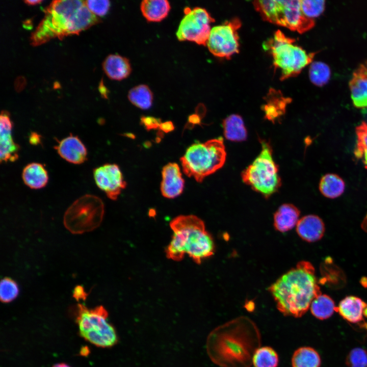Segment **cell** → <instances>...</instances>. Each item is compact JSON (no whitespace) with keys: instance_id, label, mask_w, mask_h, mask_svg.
I'll return each instance as SVG.
<instances>
[{"instance_id":"obj_1","label":"cell","mask_w":367,"mask_h":367,"mask_svg":"<svg viewBox=\"0 0 367 367\" xmlns=\"http://www.w3.org/2000/svg\"><path fill=\"white\" fill-rule=\"evenodd\" d=\"M260 338L255 324L246 317H240L212 331L206 351L212 361L221 367H250Z\"/></svg>"},{"instance_id":"obj_2","label":"cell","mask_w":367,"mask_h":367,"mask_svg":"<svg viewBox=\"0 0 367 367\" xmlns=\"http://www.w3.org/2000/svg\"><path fill=\"white\" fill-rule=\"evenodd\" d=\"M278 310L285 316L299 318L321 294L314 268L308 261H301L282 275L269 288Z\"/></svg>"},{"instance_id":"obj_3","label":"cell","mask_w":367,"mask_h":367,"mask_svg":"<svg viewBox=\"0 0 367 367\" xmlns=\"http://www.w3.org/2000/svg\"><path fill=\"white\" fill-rule=\"evenodd\" d=\"M43 18L32 34L31 44L37 46L49 40L78 34L98 22L85 1H54L46 8Z\"/></svg>"},{"instance_id":"obj_4","label":"cell","mask_w":367,"mask_h":367,"mask_svg":"<svg viewBox=\"0 0 367 367\" xmlns=\"http://www.w3.org/2000/svg\"><path fill=\"white\" fill-rule=\"evenodd\" d=\"M170 226L173 234L165 250L168 258L180 261L187 254L195 263L200 264L203 259L214 254L213 237L206 230L204 222L198 217L178 216L171 221Z\"/></svg>"},{"instance_id":"obj_5","label":"cell","mask_w":367,"mask_h":367,"mask_svg":"<svg viewBox=\"0 0 367 367\" xmlns=\"http://www.w3.org/2000/svg\"><path fill=\"white\" fill-rule=\"evenodd\" d=\"M226 152L222 137L204 143L195 142L189 146L180 161L184 173L201 182L224 165Z\"/></svg>"},{"instance_id":"obj_6","label":"cell","mask_w":367,"mask_h":367,"mask_svg":"<svg viewBox=\"0 0 367 367\" xmlns=\"http://www.w3.org/2000/svg\"><path fill=\"white\" fill-rule=\"evenodd\" d=\"M294 42V39L278 30L263 44L264 49L270 51L275 68L280 71L281 80L298 75L311 62L314 56V53H307Z\"/></svg>"},{"instance_id":"obj_7","label":"cell","mask_w":367,"mask_h":367,"mask_svg":"<svg viewBox=\"0 0 367 367\" xmlns=\"http://www.w3.org/2000/svg\"><path fill=\"white\" fill-rule=\"evenodd\" d=\"M261 149L253 162L241 173L243 181L254 191L268 198L281 185L278 167L272 155L270 143L260 140Z\"/></svg>"},{"instance_id":"obj_8","label":"cell","mask_w":367,"mask_h":367,"mask_svg":"<svg viewBox=\"0 0 367 367\" xmlns=\"http://www.w3.org/2000/svg\"><path fill=\"white\" fill-rule=\"evenodd\" d=\"M108 318V312L103 306L88 308L82 304L77 305L76 322L80 334L97 347L109 348L118 342L115 329Z\"/></svg>"},{"instance_id":"obj_9","label":"cell","mask_w":367,"mask_h":367,"mask_svg":"<svg viewBox=\"0 0 367 367\" xmlns=\"http://www.w3.org/2000/svg\"><path fill=\"white\" fill-rule=\"evenodd\" d=\"M104 213L102 200L95 195L86 194L76 199L66 210L64 225L73 234L89 232L99 226Z\"/></svg>"},{"instance_id":"obj_10","label":"cell","mask_w":367,"mask_h":367,"mask_svg":"<svg viewBox=\"0 0 367 367\" xmlns=\"http://www.w3.org/2000/svg\"><path fill=\"white\" fill-rule=\"evenodd\" d=\"M185 13L176 33L178 40L206 45L211 30L210 24L215 20L205 9L200 7L186 8Z\"/></svg>"},{"instance_id":"obj_11","label":"cell","mask_w":367,"mask_h":367,"mask_svg":"<svg viewBox=\"0 0 367 367\" xmlns=\"http://www.w3.org/2000/svg\"><path fill=\"white\" fill-rule=\"evenodd\" d=\"M241 25L239 19L234 18L211 29L206 45L215 56L229 59L239 51L238 30Z\"/></svg>"},{"instance_id":"obj_12","label":"cell","mask_w":367,"mask_h":367,"mask_svg":"<svg viewBox=\"0 0 367 367\" xmlns=\"http://www.w3.org/2000/svg\"><path fill=\"white\" fill-rule=\"evenodd\" d=\"M274 24L286 27L299 33H304L314 25V19L302 13L300 1H277Z\"/></svg>"},{"instance_id":"obj_13","label":"cell","mask_w":367,"mask_h":367,"mask_svg":"<svg viewBox=\"0 0 367 367\" xmlns=\"http://www.w3.org/2000/svg\"><path fill=\"white\" fill-rule=\"evenodd\" d=\"M93 176L97 186L113 200H117L126 186L120 168L115 164H106L95 168Z\"/></svg>"},{"instance_id":"obj_14","label":"cell","mask_w":367,"mask_h":367,"mask_svg":"<svg viewBox=\"0 0 367 367\" xmlns=\"http://www.w3.org/2000/svg\"><path fill=\"white\" fill-rule=\"evenodd\" d=\"M13 123L8 112L2 111L0 117V159L1 162H14L18 159L19 146L13 139Z\"/></svg>"},{"instance_id":"obj_15","label":"cell","mask_w":367,"mask_h":367,"mask_svg":"<svg viewBox=\"0 0 367 367\" xmlns=\"http://www.w3.org/2000/svg\"><path fill=\"white\" fill-rule=\"evenodd\" d=\"M162 176L160 190L164 197L173 199L181 195L184 189L185 180L177 164L169 163L164 166Z\"/></svg>"},{"instance_id":"obj_16","label":"cell","mask_w":367,"mask_h":367,"mask_svg":"<svg viewBox=\"0 0 367 367\" xmlns=\"http://www.w3.org/2000/svg\"><path fill=\"white\" fill-rule=\"evenodd\" d=\"M59 155L69 163L81 164L87 159L86 147L77 136H70L58 141L55 146Z\"/></svg>"},{"instance_id":"obj_17","label":"cell","mask_w":367,"mask_h":367,"mask_svg":"<svg viewBox=\"0 0 367 367\" xmlns=\"http://www.w3.org/2000/svg\"><path fill=\"white\" fill-rule=\"evenodd\" d=\"M349 87L355 107L367 108V61L360 64L354 71Z\"/></svg>"},{"instance_id":"obj_18","label":"cell","mask_w":367,"mask_h":367,"mask_svg":"<svg viewBox=\"0 0 367 367\" xmlns=\"http://www.w3.org/2000/svg\"><path fill=\"white\" fill-rule=\"evenodd\" d=\"M296 231L302 240L308 242H314L323 237L325 225L319 217L309 215L299 219L296 225Z\"/></svg>"},{"instance_id":"obj_19","label":"cell","mask_w":367,"mask_h":367,"mask_svg":"<svg viewBox=\"0 0 367 367\" xmlns=\"http://www.w3.org/2000/svg\"><path fill=\"white\" fill-rule=\"evenodd\" d=\"M366 307L367 304L360 298L349 296L340 301L336 311L347 321L357 323L363 320Z\"/></svg>"},{"instance_id":"obj_20","label":"cell","mask_w":367,"mask_h":367,"mask_svg":"<svg viewBox=\"0 0 367 367\" xmlns=\"http://www.w3.org/2000/svg\"><path fill=\"white\" fill-rule=\"evenodd\" d=\"M102 68L111 79L121 81L127 77L132 68L129 60L119 55H109L102 63Z\"/></svg>"},{"instance_id":"obj_21","label":"cell","mask_w":367,"mask_h":367,"mask_svg":"<svg viewBox=\"0 0 367 367\" xmlns=\"http://www.w3.org/2000/svg\"><path fill=\"white\" fill-rule=\"evenodd\" d=\"M300 211L292 204L280 205L274 214L275 228L281 232L293 228L299 220Z\"/></svg>"},{"instance_id":"obj_22","label":"cell","mask_w":367,"mask_h":367,"mask_svg":"<svg viewBox=\"0 0 367 367\" xmlns=\"http://www.w3.org/2000/svg\"><path fill=\"white\" fill-rule=\"evenodd\" d=\"M22 178L25 185L33 189L44 187L48 181L47 170L39 163H31L27 165L22 172Z\"/></svg>"},{"instance_id":"obj_23","label":"cell","mask_w":367,"mask_h":367,"mask_svg":"<svg viewBox=\"0 0 367 367\" xmlns=\"http://www.w3.org/2000/svg\"><path fill=\"white\" fill-rule=\"evenodd\" d=\"M143 16L151 22H159L165 18L171 9L166 0H144L140 5Z\"/></svg>"},{"instance_id":"obj_24","label":"cell","mask_w":367,"mask_h":367,"mask_svg":"<svg viewBox=\"0 0 367 367\" xmlns=\"http://www.w3.org/2000/svg\"><path fill=\"white\" fill-rule=\"evenodd\" d=\"M224 135L226 139L234 142H242L247 138V132L244 121L239 115L231 114L222 122Z\"/></svg>"},{"instance_id":"obj_25","label":"cell","mask_w":367,"mask_h":367,"mask_svg":"<svg viewBox=\"0 0 367 367\" xmlns=\"http://www.w3.org/2000/svg\"><path fill=\"white\" fill-rule=\"evenodd\" d=\"M321 362L319 353L309 347L298 348L292 357V367H320Z\"/></svg>"},{"instance_id":"obj_26","label":"cell","mask_w":367,"mask_h":367,"mask_svg":"<svg viewBox=\"0 0 367 367\" xmlns=\"http://www.w3.org/2000/svg\"><path fill=\"white\" fill-rule=\"evenodd\" d=\"M345 184L339 176L334 174H327L323 176L319 184V190L325 197L335 198L344 192Z\"/></svg>"},{"instance_id":"obj_27","label":"cell","mask_w":367,"mask_h":367,"mask_svg":"<svg viewBox=\"0 0 367 367\" xmlns=\"http://www.w3.org/2000/svg\"><path fill=\"white\" fill-rule=\"evenodd\" d=\"M335 303L332 298L325 294H320L311 302L310 309L312 315L320 320L330 318L336 310Z\"/></svg>"},{"instance_id":"obj_28","label":"cell","mask_w":367,"mask_h":367,"mask_svg":"<svg viewBox=\"0 0 367 367\" xmlns=\"http://www.w3.org/2000/svg\"><path fill=\"white\" fill-rule=\"evenodd\" d=\"M277 94L270 93L263 108L265 118L274 122L284 114L286 105L290 101Z\"/></svg>"},{"instance_id":"obj_29","label":"cell","mask_w":367,"mask_h":367,"mask_svg":"<svg viewBox=\"0 0 367 367\" xmlns=\"http://www.w3.org/2000/svg\"><path fill=\"white\" fill-rule=\"evenodd\" d=\"M128 98L135 106L142 110H147L152 106L153 94L148 86L139 85L129 91Z\"/></svg>"},{"instance_id":"obj_30","label":"cell","mask_w":367,"mask_h":367,"mask_svg":"<svg viewBox=\"0 0 367 367\" xmlns=\"http://www.w3.org/2000/svg\"><path fill=\"white\" fill-rule=\"evenodd\" d=\"M279 362L278 355L271 347H259L255 352L252 364L254 367H277Z\"/></svg>"},{"instance_id":"obj_31","label":"cell","mask_w":367,"mask_h":367,"mask_svg":"<svg viewBox=\"0 0 367 367\" xmlns=\"http://www.w3.org/2000/svg\"><path fill=\"white\" fill-rule=\"evenodd\" d=\"M356 143L354 155L367 168V123L362 122L356 127Z\"/></svg>"},{"instance_id":"obj_32","label":"cell","mask_w":367,"mask_h":367,"mask_svg":"<svg viewBox=\"0 0 367 367\" xmlns=\"http://www.w3.org/2000/svg\"><path fill=\"white\" fill-rule=\"evenodd\" d=\"M331 71L329 67L325 63L316 61L312 63L309 70L310 81L317 86L325 85L330 78Z\"/></svg>"},{"instance_id":"obj_33","label":"cell","mask_w":367,"mask_h":367,"mask_svg":"<svg viewBox=\"0 0 367 367\" xmlns=\"http://www.w3.org/2000/svg\"><path fill=\"white\" fill-rule=\"evenodd\" d=\"M19 287L15 281L9 277H5L1 281L0 299L4 303L14 300L18 295Z\"/></svg>"},{"instance_id":"obj_34","label":"cell","mask_w":367,"mask_h":367,"mask_svg":"<svg viewBox=\"0 0 367 367\" xmlns=\"http://www.w3.org/2000/svg\"><path fill=\"white\" fill-rule=\"evenodd\" d=\"M325 2L324 1H300L301 8L303 14L307 18L313 19L318 17L324 11Z\"/></svg>"},{"instance_id":"obj_35","label":"cell","mask_w":367,"mask_h":367,"mask_svg":"<svg viewBox=\"0 0 367 367\" xmlns=\"http://www.w3.org/2000/svg\"><path fill=\"white\" fill-rule=\"evenodd\" d=\"M346 361L349 367H367V351L360 348H354L348 354Z\"/></svg>"},{"instance_id":"obj_36","label":"cell","mask_w":367,"mask_h":367,"mask_svg":"<svg viewBox=\"0 0 367 367\" xmlns=\"http://www.w3.org/2000/svg\"><path fill=\"white\" fill-rule=\"evenodd\" d=\"M85 2L88 9L96 16L105 15L110 7V2L108 0H88Z\"/></svg>"},{"instance_id":"obj_37","label":"cell","mask_w":367,"mask_h":367,"mask_svg":"<svg viewBox=\"0 0 367 367\" xmlns=\"http://www.w3.org/2000/svg\"><path fill=\"white\" fill-rule=\"evenodd\" d=\"M161 119L150 116H142L141 123L148 131L159 128L161 124Z\"/></svg>"},{"instance_id":"obj_38","label":"cell","mask_w":367,"mask_h":367,"mask_svg":"<svg viewBox=\"0 0 367 367\" xmlns=\"http://www.w3.org/2000/svg\"><path fill=\"white\" fill-rule=\"evenodd\" d=\"M73 296L76 300H84L86 298V293L82 286L78 285L75 287Z\"/></svg>"},{"instance_id":"obj_39","label":"cell","mask_w":367,"mask_h":367,"mask_svg":"<svg viewBox=\"0 0 367 367\" xmlns=\"http://www.w3.org/2000/svg\"><path fill=\"white\" fill-rule=\"evenodd\" d=\"M159 129L166 133H168L174 129V126L171 121H166L161 123Z\"/></svg>"},{"instance_id":"obj_40","label":"cell","mask_w":367,"mask_h":367,"mask_svg":"<svg viewBox=\"0 0 367 367\" xmlns=\"http://www.w3.org/2000/svg\"><path fill=\"white\" fill-rule=\"evenodd\" d=\"M41 136L35 132H32L29 137V142L32 145H38L41 142Z\"/></svg>"},{"instance_id":"obj_41","label":"cell","mask_w":367,"mask_h":367,"mask_svg":"<svg viewBox=\"0 0 367 367\" xmlns=\"http://www.w3.org/2000/svg\"><path fill=\"white\" fill-rule=\"evenodd\" d=\"M200 117L197 114H193L189 117L188 122L194 126L195 124H200Z\"/></svg>"},{"instance_id":"obj_42","label":"cell","mask_w":367,"mask_h":367,"mask_svg":"<svg viewBox=\"0 0 367 367\" xmlns=\"http://www.w3.org/2000/svg\"><path fill=\"white\" fill-rule=\"evenodd\" d=\"M42 1L40 0H27L24 1V2L29 5H35L41 3Z\"/></svg>"},{"instance_id":"obj_43","label":"cell","mask_w":367,"mask_h":367,"mask_svg":"<svg viewBox=\"0 0 367 367\" xmlns=\"http://www.w3.org/2000/svg\"><path fill=\"white\" fill-rule=\"evenodd\" d=\"M53 367H70L68 365L64 363H57L54 365Z\"/></svg>"},{"instance_id":"obj_44","label":"cell","mask_w":367,"mask_h":367,"mask_svg":"<svg viewBox=\"0 0 367 367\" xmlns=\"http://www.w3.org/2000/svg\"><path fill=\"white\" fill-rule=\"evenodd\" d=\"M364 317L367 318V307L365 308V311H364Z\"/></svg>"},{"instance_id":"obj_45","label":"cell","mask_w":367,"mask_h":367,"mask_svg":"<svg viewBox=\"0 0 367 367\" xmlns=\"http://www.w3.org/2000/svg\"><path fill=\"white\" fill-rule=\"evenodd\" d=\"M365 326L366 328L367 329V324H365Z\"/></svg>"}]
</instances>
